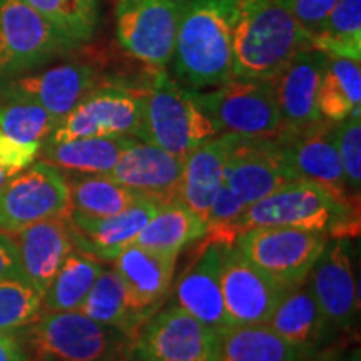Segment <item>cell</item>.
<instances>
[{
    "label": "cell",
    "instance_id": "32",
    "mask_svg": "<svg viewBox=\"0 0 361 361\" xmlns=\"http://www.w3.org/2000/svg\"><path fill=\"white\" fill-rule=\"evenodd\" d=\"M314 51L329 57L361 61V0H338L311 32Z\"/></svg>",
    "mask_w": 361,
    "mask_h": 361
},
{
    "label": "cell",
    "instance_id": "28",
    "mask_svg": "<svg viewBox=\"0 0 361 361\" xmlns=\"http://www.w3.org/2000/svg\"><path fill=\"white\" fill-rule=\"evenodd\" d=\"M306 356L268 324H239L219 331L218 361H303Z\"/></svg>",
    "mask_w": 361,
    "mask_h": 361
},
{
    "label": "cell",
    "instance_id": "43",
    "mask_svg": "<svg viewBox=\"0 0 361 361\" xmlns=\"http://www.w3.org/2000/svg\"><path fill=\"white\" fill-rule=\"evenodd\" d=\"M8 178H11V176H8L4 169H0V186H2V184L6 183V180H7Z\"/></svg>",
    "mask_w": 361,
    "mask_h": 361
},
{
    "label": "cell",
    "instance_id": "17",
    "mask_svg": "<svg viewBox=\"0 0 361 361\" xmlns=\"http://www.w3.org/2000/svg\"><path fill=\"white\" fill-rule=\"evenodd\" d=\"M310 274L308 286L329 326L338 331L350 329L358 314L360 300L348 239L336 238L324 246Z\"/></svg>",
    "mask_w": 361,
    "mask_h": 361
},
{
    "label": "cell",
    "instance_id": "12",
    "mask_svg": "<svg viewBox=\"0 0 361 361\" xmlns=\"http://www.w3.org/2000/svg\"><path fill=\"white\" fill-rule=\"evenodd\" d=\"M183 0H117L121 47L144 64L162 69L173 59Z\"/></svg>",
    "mask_w": 361,
    "mask_h": 361
},
{
    "label": "cell",
    "instance_id": "7",
    "mask_svg": "<svg viewBox=\"0 0 361 361\" xmlns=\"http://www.w3.org/2000/svg\"><path fill=\"white\" fill-rule=\"evenodd\" d=\"M194 97L218 134L245 139H278L284 126L269 80L231 79Z\"/></svg>",
    "mask_w": 361,
    "mask_h": 361
},
{
    "label": "cell",
    "instance_id": "8",
    "mask_svg": "<svg viewBox=\"0 0 361 361\" xmlns=\"http://www.w3.org/2000/svg\"><path fill=\"white\" fill-rule=\"evenodd\" d=\"M75 47L25 2L0 0V87Z\"/></svg>",
    "mask_w": 361,
    "mask_h": 361
},
{
    "label": "cell",
    "instance_id": "35",
    "mask_svg": "<svg viewBox=\"0 0 361 361\" xmlns=\"http://www.w3.org/2000/svg\"><path fill=\"white\" fill-rule=\"evenodd\" d=\"M57 124V117L35 102L22 99L0 102V130L19 142L42 144Z\"/></svg>",
    "mask_w": 361,
    "mask_h": 361
},
{
    "label": "cell",
    "instance_id": "31",
    "mask_svg": "<svg viewBox=\"0 0 361 361\" xmlns=\"http://www.w3.org/2000/svg\"><path fill=\"white\" fill-rule=\"evenodd\" d=\"M106 269L102 261L72 250L42 298V311H75Z\"/></svg>",
    "mask_w": 361,
    "mask_h": 361
},
{
    "label": "cell",
    "instance_id": "36",
    "mask_svg": "<svg viewBox=\"0 0 361 361\" xmlns=\"http://www.w3.org/2000/svg\"><path fill=\"white\" fill-rule=\"evenodd\" d=\"M44 295L24 276L0 281V333L19 335L42 313Z\"/></svg>",
    "mask_w": 361,
    "mask_h": 361
},
{
    "label": "cell",
    "instance_id": "34",
    "mask_svg": "<svg viewBox=\"0 0 361 361\" xmlns=\"http://www.w3.org/2000/svg\"><path fill=\"white\" fill-rule=\"evenodd\" d=\"M74 44L92 37L99 22L97 0H22Z\"/></svg>",
    "mask_w": 361,
    "mask_h": 361
},
{
    "label": "cell",
    "instance_id": "11",
    "mask_svg": "<svg viewBox=\"0 0 361 361\" xmlns=\"http://www.w3.org/2000/svg\"><path fill=\"white\" fill-rule=\"evenodd\" d=\"M219 333L173 303L156 311L130 341L134 361H218Z\"/></svg>",
    "mask_w": 361,
    "mask_h": 361
},
{
    "label": "cell",
    "instance_id": "13",
    "mask_svg": "<svg viewBox=\"0 0 361 361\" xmlns=\"http://www.w3.org/2000/svg\"><path fill=\"white\" fill-rule=\"evenodd\" d=\"M336 123L318 121L308 128L286 130L276 139L284 162L296 180H311L322 184L341 201L360 202L346 186L345 173L338 156L335 137Z\"/></svg>",
    "mask_w": 361,
    "mask_h": 361
},
{
    "label": "cell",
    "instance_id": "18",
    "mask_svg": "<svg viewBox=\"0 0 361 361\" xmlns=\"http://www.w3.org/2000/svg\"><path fill=\"white\" fill-rule=\"evenodd\" d=\"M101 82L96 67L85 62H67L12 80L0 87V99L35 102L61 121Z\"/></svg>",
    "mask_w": 361,
    "mask_h": 361
},
{
    "label": "cell",
    "instance_id": "33",
    "mask_svg": "<svg viewBox=\"0 0 361 361\" xmlns=\"http://www.w3.org/2000/svg\"><path fill=\"white\" fill-rule=\"evenodd\" d=\"M66 176L69 184L71 211L92 218L112 216L133 206L142 194L121 186L104 174Z\"/></svg>",
    "mask_w": 361,
    "mask_h": 361
},
{
    "label": "cell",
    "instance_id": "30",
    "mask_svg": "<svg viewBox=\"0 0 361 361\" xmlns=\"http://www.w3.org/2000/svg\"><path fill=\"white\" fill-rule=\"evenodd\" d=\"M79 311L99 324L117 329L129 341H133L141 329V323L130 310L126 284L116 268L104 269L99 274Z\"/></svg>",
    "mask_w": 361,
    "mask_h": 361
},
{
    "label": "cell",
    "instance_id": "25",
    "mask_svg": "<svg viewBox=\"0 0 361 361\" xmlns=\"http://www.w3.org/2000/svg\"><path fill=\"white\" fill-rule=\"evenodd\" d=\"M266 324L305 356L313 355L333 331L306 283L284 293Z\"/></svg>",
    "mask_w": 361,
    "mask_h": 361
},
{
    "label": "cell",
    "instance_id": "24",
    "mask_svg": "<svg viewBox=\"0 0 361 361\" xmlns=\"http://www.w3.org/2000/svg\"><path fill=\"white\" fill-rule=\"evenodd\" d=\"M233 144L234 135L218 134L197 146L184 159L179 201L204 221L216 192L224 183L226 166Z\"/></svg>",
    "mask_w": 361,
    "mask_h": 361
},
{
    "label": "cell",
    "instance_id": "26",
    "mask_svg": "<svg viewBox=\"0 0 361 361\" xmlns=\"http://www.w3.org/2000/svg\"><path fill=\"white\" fill-rule=\"evenodd\" d=\"M135 137H80L40 146L42 161L72 174H106Z\"/></svg>",
    "mask_w": 361,
    "mask_h": 361
},
{
    "label": "cell",
    "instance_id": "6",
    "mask_svg": "<svg viewBox=\"0 0 361 361\" xmlns=\"http://www.w3.org/2000/svg\"><path fill=\"white\" fill-rule=\"evenodd\" d=\"M146 89L147 85L123 80L101 82L59 121L42 146L80 137L129 135L137 139Z\"/></svg>",
    "mask_w": 361,
    "mask_h": 361
},
{
    "label": "cell",
    "instance_id": "2",
    "mask_svg": "<svg viewBox=\"0 0 361 361\" xmlns=\"http://www.w3.org/2000/svg\"><path fill=\"white\" fill-rule=\"evenodd\" d=\"M311 49V32L296 19L293 0H239L233 79L269 80Z\"/></svg>",
    "mask_w": 361,
    "mask_h": 361
},
{
    "label": "cell",
    "instance_id": "4",
    "mask_svg": "<svg viewBox=\"0 0 361 361\" xmlns=\"http://www.w3.org/2000/svg\"><path fill=\"white\" fill-rule=\"evenodd\" d=\"M214 135L218 133L197 104L194 90L157 71L146 89L139 141L152 144L169 154L186 157Z\"/></svg>",
    "mask_w": 361,
    "mask_h": 361
},
{
    "label": "cell",
    "instance_id": "41",
    "mask_svg": "<svg viewBox=\"0 0 361 361\" xmlns=\"http://www.w3.org/2000/svg\"><path fill=\"white\" fill-rule=\"evenodd\" d=\"M308 361H361L358 346L336 345L324 350H316Z\"/></svg>",
    "mask_w": 361,
    "mask_h": 361
},
{
    "label": "cell",
    "instance_id": "16",
    "mask_svg": "<svg viewBox=\"0 0 361 361\" xmlns=\"http://www.w3.org/2000/svg\"><path fill=\"white\" fill-rule=\"evenodd\" d=\"M296 180L284 162L276 139H245L234 135L224 183L245 206L263 200L278 188Z\"/></svg>",
    "mask_w": 361,
    "mask_h": 361
},
{
    "label": "cell",
    "instance_id": "27",
    "mask_svg": "<svg viewBox=\"0 0 361 361\" xmlns=\"http://www.w3.org/2000/svg\"><path fill=\"white\" fill-rule=\"evenodd\" d=\"M207 233V223L192 213L188 206L180 201L169 202L162 206L151 221L144 226V229L135 238L134 245L146 247V250L176 255L184 247L200 241Z\"/></svg>",
    "mask_w": 361,
    "mask_h": 361
},
{
    "label": "cell",
    "instance_id": "42",
    "mask_svg": "<svg viewBox=\"0 0 361 361\" xmlns=\"http://www.w3.org/2000/svg\"><path fill=\"white\" fill-rule=\"evenodd\" d=\"M30 356L17 335L0 333V361H25Z\"/></svg>",
    "mask_w": 361,
    "mask_h": 361
},
{
    "label": "cell",
    "instance_id": "39",
    "mask_svg": "<svg viewBox=\"0 0 361 361\" xmlns=\"http://www.w3.org/2000/svg\"><path fill=\"white\" fill-rule=\"evenodd\" d=\"M336 2L338 0H293V11L301 25L313 32Z\"/></svg>",
    "mask_w": 361,
    "mask_h": 361
},
{
    "label": "cell",
    "instance_id": "15",
    "mask_svg": "<svg viewBox=\"0 0 361 361\" xmlns=\"http://www.w3.org/2000/svg\"><path fill=\"white\" fill-rule=\"evenodd\" d=\"M162 206L166 204L154 197L141 196L133 206L117 214L92 218L69 211L66 221L75 250L101 261H114L121 251L133 245Z\"/></svg>",
    "mask_w": 361,
    "mask_h": 361
},
{
    "label": "cell",
    "instance_id": "1",
    "mask_svg": "<svg viewBox=\"0 0 361 361\" xmlns=\"http://www.w3.org/2000/svg\"><path fill=\"white\" fill-rule=\"evenodd\" d=\"M239 0L183 4L173 51V71L184 87H218L233 79V32Z\"/></svg>",
    "mask_w": 361,
    "mask_h": 361
},
{
    "label": "cell",
    "instance_id": "44",
    "mask_svg": "<svg viewBox=\"0 0 361 361\" xmlns=\"http://www.w3.org/2000/svg\"><path fill=\"white\" fill-rule=\"evenodd\" d=\"M25 361H49V360H40V358H29V360H25Z\"/></svg>",
    "mask_w": 361,
    "mask_h": 361
},
{
    "label": "cell",
    "instance_id": "29",
    "mask_svg": "<svg viewBox=\"0 0 361 361\" xmlns=\"http://www.w3.org/2000/svg\"><path fill=\"white\" fill-rule=\"evenodd\" d=\"M361 67L358 61L326 57L318 89V111L324 121L341 123L360 114Z\"/></svg>",
    "mask_w": 361,
    "mask_h": 361
},
{
    "label": "cell",
    "instance_id": "22",
    "mask_svg": "<svg viewBox=\"0 0 361 361\" xmlns=\"http://www.w3.org/2000/svg\"><path fill=\"white\" fill-rule=\"evenodd\" d=\"M174 303L218 333L233 326L221 290V245L207 241L176 284Z\"/></svg>",
    "mask_w": 361,
    "mask_h": 361
},
{
    "label": "cell",
    "instance_id": "38",
    "mask_svg": "<svg viewBox=\"0 0 361 361\" xmlns=\"http://www.w3.org/2000/svg\"><path fill=\"white\" fill-rule=\"evenodd\" d=\"M40 146L42 144L39 142H19L0 130V169L6 171L12 178L35 162Z\"/></svg>",
    "mask_w": 361,
    "mask_h": 361
},
{
    "label": "cell",
    "instance_id": "40",
    "mask_svg": "<svg viewBox=\"0 0 361 361\" xmlns=\"http://www.w3.org/2000/svg\"><path fill=\"white\" fill-rule=\"evenodd\" d=\"M16 276H22L16 241L12 234L0 231V281Z\"/></svg>",
    "mask_w": 361,
    "mask_h": 361
},
{
    "label": "cell",
    "instance_id": "21",
    "mask_svg": "<svg viewBox=\"0 0 361 361\" xmlns=\"http://www.w3.org/2000/svg\"><path fill=\"white\" fill-rule=\"evenodd\" d=\"M326 57L314 49L300 52L269 79L284 126L283 133L308 128L323 119L318 111V89Z\"/></svg>",
    "mask_w": 361,
    "mask_h": 361
},
{
    "label": "cell",
    "instance_id": "23",
    "mask_svg": "<svg viewBox=\"0 0 361 361\" xmlns=\"http://www.w3.org/2000/svg\"><path fill=\"white\" fill-rule=\"evenodd\" d=\"M12 238L19 252L20 274L44 295L74 250L66 216L39 221Z\"/></svg>",
    "mask_w": 361,
    "mask_h": 361
},
{
    "label": "cell",
    "instance_id": "37",
    "mask_svg": "<svg viewBox=\"0 0 361 361\" xmlns=\"http://www.w3.org/2000/svg\"><path fill=\"white\" fill-rule=\"evenodd\" d=\"M336 151L340 156L346 186L353 196H360L361 189V119L360 114H351L341 123H336L335 130Z\"/></svg>",
    "mask_w": 361,
    "mask_h": 361
},
{
    "label": "cell",
    "instance_id": "20",
    "mask_svg": "<svg viewBox=\"0 0 361 361\" xmlns=\"http://www.w3.org/2000/svg\"><path fill=\"white\" fill-rule=\"evenodd\" d=\"M176 255H164L130 245L114 259L116 271L128 290L130 310L137 322L144 323L161 308L173 284Z\"/></svg>",
    "mask_w": 361,
    "mask_h": 361
},
{
    "label": "cell",
    "instance_id": "14",
    "mask_svg": "<svg viewBox=\"0 0 361 361\" xmlns=\"http://www.w3.org/2000/svg\"><path fill=\"white\" fill-rule=\"evenodd\" d=\"M221 290L233 326L266 324L286 293L236 246H221Z\"/></svg>",
    "mask_w": 361,
    "mask_h": 361
},
{
    "label": "cell",
    "instance_id": "5",
    "mask_svg": "<svg viewBox=\"0 0 361 361\" xmlns=\"http://www.w3.org/2000/svg\"><path fill=\"white\" fill-rule=\"evenodd\" d=\"M22 333L34 358L49 361H121L130 341L117 329L75 311H42Z\"/></svg>",
    "mask_w": 361,
    "mask_h": 361
},
{
    "label": "cell",
    "instance_id": "9",
    "mask_svg": "<svg viewBox=\"0 0 361 361\" xmlns=\"http://www.w3.org/2000/svg\"><path fill=\"white\" fill-rule=\"evenodd\" d=\"M328 239L326 234L308 229L269 226L246 229L236 238L234 246L256 268L290 291L306 283Z\"/></svg>",
    "mask_w": 361,
    "mask_h": 361
},
{
    "label": "cell",
    "instance_id": "3",
    "mask_svg": "<svg viewBox=\"0 0 361 361\" xmlns=\"http://www.w3.org/2000/svg\"><path fill=\"white\" fill-rule=\"evenodd\" d=\"M358 202H346L311 180H291L263 200L246 206L234 224L236 238L251 228L308 229L328 238H346L358 231Z\"/></svg>",
    "mask_w": 361,
    "mask_h": 361
},
{
    "label": "cell",
    "instance_id": "10",
    "mask_svg": "<svg viewBox=\"0 0 361 361\" xmlns=\"http://www.w3.org/2000/svg\"><path fill=\"white\" fill-rule=\"evenodd\" d=\"M71 211L66 174L45 161L8 178L0 186V231L16 234L44 219L64 218Z\"/></svg>",
    "mask_w": 361,
    "mask_h": 361
},
{
    "label": "cell",
    "instance_id": "19",
    "mask_svg": "<svg viewBox=\"0 0 361 361\" xmlns=\"http://www.w3.org/2000/svg\"><path fill=\"white\" fill-rule=\"evenodd\" d=\"M184 159L139 139L121 154L119 161L104 176L142 196L154 197L162 204L179 201V186Z\"/></svg>",
    "mask_w": 361,
    "mask_h": 361
}]
</instances>
